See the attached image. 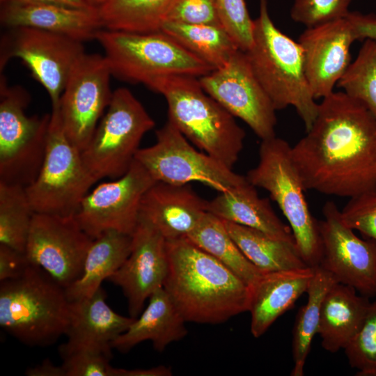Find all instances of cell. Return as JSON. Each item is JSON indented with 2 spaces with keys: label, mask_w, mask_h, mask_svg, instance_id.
<instances>
[{
  "label": "cell",
  "mask_w": 376,
  "mask_h": 376,
  "mask_svg": "<svg viewBox=\"0 0 376 376\" xmlns=\"http://www.w3.org/2000/svg\"><path fill=\"white\" fill-rule=\"evenodd\" d=\"M291 155L306 190L352 198L376 191V118L343 91L322 98Z\"/></svg>",
  "instance_id": "6da1fadb"
},
{
  "label": "cell",
  "mask_w": 376,
  "mask_h": 376,
  "mask_svg": "<svg viewBox=\"0 0 376 376\" xmlns=\"http://www.w3.org/2000/svg\"><path fill=\"white\" fill-rule=\"evenodd\" d=\"M163 288L186 322L221 324L249 310V287L187 237L166 241Z\"/></svg>",
  "instance_id": "7a4b0ae2"
},
{
  "label": "cell",
  "mask_w": 376,
  "mask_h": 376,
  "mask_svg": "<svg viewBox=\"0 0 376 376\" xmlns=\"http://www.w3.org/2000/svg\"><path fill=\"white\" fill-rule=\"evenodd\" d=\"M245 54L276 111L293 107L307 131L317 116L319 103L306 77L302 48L275 26L267 0H260L252 44Z\"/></svg>",
  "instance_id": "3957f363"
},
{
  "label": "cell",
  "mask_w": 376,
  "mask_h": 376,
  "mask_svg": "<svg viewBox=\"0 0 376 376\" xmlns=\"http://www.w3.org/2000/svg\"><path fill=\"white\" fill-rule=\"evenodd\" d=\"M150 89L164 97L168 120L189 142L233 169L243 149L245 132L235 117L203 90L198 78L164 77Z\"/></svg>",
  "instance_id": "277c9868"
},
{
  "label": "cell",
  "mask_w": 376,
  "mask_h": 376,
  "mask_svg": "<svg viewBox=\"0 0 376 376\" xmlns=\"http://www.w3.org/2000/svg\"><path fill=\"white\" fill-rule=\"evenodd\" d=\"M71 301L65 289L40 267L0 284V326L30 346L54 343L65 335Z\"/></svg>",
  "instance_id": "5b68a950"
},
{
  "label": "cell",
  "mask_w": 376,
  "mask_h": 376,
  "mask_svg": "<svg viewBox=\"0 0 376 376\" xmlns=\"http://www.w3.org/2000/svg\"><path fill=\"white\" fill-rule=\"evenodd\" d=\"M95 40L104 51L112 76L148 88L164 77L199 78L214 70L160 31L141 33L102 29Z\"/></svg>",
  "instance_id": "8992f818"
},
{
  "label": "cell",
  "mask_w": 376,
  "mask_h": 376,
  "mask_svg": "<svg viewBox=\"0 0 376 376\" xmlns=\"http://www.w3.org/2000/svg\"><path fill=\"white\" fill-rule=\"evenodd\" d=\"M291 147L276 136L262 140L258 162L246 178L256 187L269 192L288 221L301 258L314 267L320 265L322 253L319 221L308 207L306 189L292 160Z\"/></svg>",
  "instance_id": "52a82bcc"
},
{
  "label": "cell",
  "mask_w": 376,
  "mask_h": 376,
  "mask_svg": "<svg viewBox=\"0 0 376 376\" xmlns=\"http://www.w3.org/2000/svg\"><path fill=\"white\" fill-rule=\"evenodd\" d=\"M30 95L0 78V181L28 187L45 156L51 113L29 116Z\"/></svg>",
  "instance_id": "ba28073f"
},
{
  "label": "cell",
  "mask_w": 376,
  "mask_h": 376,
  "mask_svg": "<svg viewBox=\"0 0 376 376\" xmlns=\"http://www.w3.org/2000/svg\"><path fill=\"white\" fill-rule=\"evenodd\" d=\"M97 181L81 151L66 136L58 106L52 107L44 161L34 182L26 187L35 212L75 215Z\"/></svg>",
  "instance_id": "9c48e42d"
},
{
  "label": "cell",
  "mask_w": 376,
  "mask_h": 376,
  "mask_svg": "<svg viewBox=\"0 0 376 376\" xmlns=\"http://www.w3.org/2000/svg\"><path fill=\"white\" fill-rule=\"evenodd\" d=\"M155 125L129 89H116L90 142L81 152L86 166L97 180L121 177L134 161L143 136Z\"/></svg>",
  "instance_id": "30bf717a"
},
{
  "label": "cell",
  "mask_w": 376,
  "mask_h": 376,
  "mask_svg": "<svg viewBox=\"0 0 376 376\" xmlns=\"http://www.w3.org/2000/svg\"><path fill=\"white\" fill-rule=\"evenodd\" d=\"M135 159L157 182H201L219 193L246 180L215 158L198 151L170 121L156 131L154 145L140 148Z\"/></svg>",
  "instance_id": "8fae6325"
},
{
  "label": "cell",
  "mask_w": 376,
  "mask_h": 376,
  "mask_svg": "<svg viewBox=\"0 0 376 376\" xmlns=\"http://www.w3.org/2000/svg\"><path fill=\"white\" fill-rule=\"evenodd\" d=\"M0 69L12 58H20L58 107L70 73L85 54L83 42L27 27L9 29L1 41Z\"/></svg>",
  "instance_id": "7c38bea8"
},
{
  "label": "cell",
  "mask_w": 376,
  "mask_h": 376,
  "mask_svg": "<svg viewBox=\"0 0 376 376\" xmlns=\"http://www.w3.org/2000/svg\"><path fill=\"white\" fill-rule=\"evenodd\" d=\"M111 76L104 56L85 53L74 66L61 96L58 109L64 132L81 152L111 102Z\"/></svg>",
  "instance_id": "4fadbf2b"
},
{
  "label": "cell",
  "mask_w": 376,
  "mask_h": 376,
  "mask_svg": "<svg viewBox=\"0 0 376 376\" xmlns=\"http://www.w3.org/2000/svg\"><path fill=\"white\" fill-rule=\"evenodd\" d=\"M156 182L135 159L123 175L89 191L75 217L93 239L109 230L132 235L139 220L142 198Z\"/></svg>",
  "instance_id": "5bb4252c"
},
{
  "label": "cell",
  "mask_w": 376,
  "mask_h": 376,
  "mask_svg": "<svg viewBox=\"0 0 376 376\" xmlns=\"http://www.w3.org/2000/svg\"><path fill=\"white\" fill-rule=\"evenodd\" d=\"M198 80L210 96L243 120L261 141L276 136V109L244 52L237 50L226 65Z\"/></svg>",
  "instance_id": "9a60e30c"
},
{
  "label": "cell",
  "mask_w": 376,
  "mask_h": 376,
  "mask_svg": "<svg viewBox=\"0 0 376 376\" xmlns=\"http://www.w3.org/2000/svg\"><path fill=\"white\" fill-rule=\"evenodd\" d=\"M93 240L75 215L35 212L25 254L66 289L80 277Z\"/></svg>",
  "instance_id": "2e32d148"
},
{
  "label": "cell",
  "mask_w": 376,
  "mask_h": 376,
  "mask_svg": "<svg viewBox=\"0 0 376 376\" xmlns=\"http://www.w3.org/2000/svg\"><path fill=\"white\" fill-rule=\"evenodd\" d=\"M319 221L322 258L319 266L338 283L354 288L368 297L376 296V241L359 237L342 220L333 201L322 208Z\"/></svg>",
  "instance_id": "e0dca14e"
},
{
  "label": "cell",
  "mask_w": 376,
  "mask_h": 376,
  "mask_svg": "<svg viewBox=\"0 0 376 376\" xmlns=\"http://www.w3.org/2000/svg\"><path fill=\"white\" fill-rule=\"evenodd\" d=\"M363 14L350 12L341 18L308 27L300 35L304 68L315 99L334 92L350 65V48L362 40L359 26Z\"/></svg>",
  "instance_id": "ac0fdd59"
},
{
  "label": "cell",
  "mask_w": 376,
  "mask_h": 376,
  "mask_svg": "<svg viewBox=\"0 0 376 376\" xmlns=\"http://www.w3.org/2000/svg\"><path fill=\"white\" fill-rule=\"evenodd\" d=\"M168 267L166 239L151 224L139 218L132 235L128 257L108 279L122 289L131 317L137 318L145 301L163 287Z\"/></svg>",
  "instance_id": "d6986e66"
},
{
  "label": "cell",
  "mask_w": 376,
  "mask_h": 376,
  "mask_svg": "<svg viewBox=\"0 0 376 376\" xmlns=\"http://www.w3.org/2000/svg\"><path fill=\"white\" fill-rule=\"evenodd\" d=\"M135 318L113 311L100 287L90 297L70 304L67 341L61 345L62 357L79 350H92L111 357V343L125 332Z\"/></svg>",
  "instance_id": "ffe728a7"
},
{
  "label": "cell",
  "mask_w": 376,
  "mask_h": 376,
  "mask_svg": "<svg viewBox=\"0 0 376 376\" xmlns=\"http://www.w3.org/2000/svg\"><path fill=\"white\" fill-rule=\"evenodd\" d=\"M207 202L189 184L156 182L142 198L139 218L166 241L187 237L207 212Z\"/></svg>",
  "instance_id": "44dd1931"
},
{
  "label": "cell",
  "mask_w": 376,
  "mask_h": 376,
  "mask_svg": "<svg viewBox=\"0 0 376 376\" xmlns=\"http://www.w3.org/2000/svg\"><path fill=\"white\" fill-rule=\"evenodd\" d=\"M0 22L8 29H37L82 42L95 39L103 29L97 8L81 9L49 3H1Z\"/></svg>",
  "instance_id": "7402d4cb"
},
{
  "label": "cell",
  "mask_w": 376,
  "mask_h": 376,
  "mask_svg": "<svg viewBox=\"0 0 376 376\" xmlns=\"http://www.w3.org/2000/svg\"><path fill=\"white\" fill-rule=\"evenodd\" d=\"M314 267L263 272L249 287L248 311L251 313V333L263 336L297 300L306 293Z\"/></svg>",
  "instance_id": "603a6c76"
},
{
  "label": "cell",
  "mask_w": 376,
  "mask_h": 376,
  "mask_svg": "<svg viewBox=\"0 0 376 376\" xmlns=\"http://www.w3.org/2000/svg\"><path fill=\"white\" fill-rule=\"evenodd\" d=\"M207 212L224 221L256 229L274 238L295 244L290 227L276 215L268 198L258 196L256 187L247 179L235 187L220 192L209 201Z\"/></svg>",
  "instance_id": "cb8c5ba5"
},
{
  "label": "cell",
  "mask_w": 376,
  "mask_h": 376,
  "mask_svg": "<svg viewBox=\"0 0 376 376\" xmlns=\"http://www.w3.org/2000/svg\"><path fill=\"white\" fill-rule=\"evenodd\" d=\"M148 301L141 315L111 343L112 348L125 353L140 343L150 340L155 350L162 352L187 336L186 320L163 287L155 290Z\"/></svg>",
  "instance_id": "d4e9b609"
},
{
  "label": "cell",
  "mask_w": 376,
  "mask_h": 376,
  "mask_svg": "<svg viewBox=\"0 0 376 376\" xmlns=\"http://www.w3.org/2000/svg\"><path fill=\"white\" fill-rule=\"evenodd\" d=\"M369 297L354 288L336 283L322 303L317 334L322 347L336 353L344 350L361 327L369 309Z\"/></svg>",
  "instance_id": "484cf974"
},
{
  "label": "cell",
  "mask_w": 376,
  "mask_h": 376,
  "mask_svg": "<svg viewBox=\"0 0 376 376\" xmlns=\"http://www.w3.org/2000/svg\"><path fill=\"white\" fill-rule=\"evenodd\" d=\"M132 235L115 230L94 238L87 252L80 277L65 289L70 301L93 295L128 257Z\"/></svg>",
  "instance_id": "4316f807"
},
{
  "label": "cell",
  "mask_w": 376,
  "mask_h": 376,
  "mask_svg": "<svg viewBox=\"0 0 376 376\" xmlns=\"http://www.w3.org/2000/svg\"><path fill=\"white\" fill-rule=\"evenodd\" d=\"M224 222L244 255L261 272L308 267L295 244L274 238L256 229L226 221Z\"/></svg>",
  "instance_id": "83f0119b"
},
{
  "label": "cell",
  "mask_w": 376,
  "mask_h": 376,
  "mask_svg": "<svg viewBox=\"0 0 376 376\" xmlns=\"http://www.w3.org/2000/svg\"><path fill=\"white\" fill-rule=\"evenodd\" d=\"M160 31L214 69L226 65L239 50L222 26L165 21Z\"/></svg>",
  "instance_id": "f1b7e54d"
},
{
  "label": "cell",
  "mask_w": 376,
  "mask_h": 376,
  "mask_svg": "<svg viewBox=\"0 0 376 376\" xmlns=\"http://www.w3.org/2000/svg\"><path fill=\"white\" fill-rule=\"evenodd\" d=\"M187 237L225 265L249 286L263 273L242 252L224 221L210 212L205 214Z\"/></svg>",
  "instance_id": "f546056e"
},
{
  "label": "cell",
  "mask_w": 376,
  "mask_h": 376,
  "mask_svg": "<svg viewBox=\"0 0 376 376\" xmlns=\"http://www.w3.org/2000/svg\"><path fill=\"white\" fill-rule=\"evenodd\" d=\"M337 282L330 272L319 265L314 267V274L306 292L307 302L299 308L292 330L294 366L290 374L292 376L304 374L306 361L313 337L318 332L322 301L327 291Z\"/></svg>",
  "instance_id": "4dcf8cb0"
},
{
  "label": "cell",
  "mask_w": 376,
  "mask_h": 376,
  "mask_svg": "<svg viewBox=\"0 0 376 376\" xmlns=\"http://www.w3.org/2000/svg\"><path fill=\"white\" fill-rule=\"evenodd\" d=\"M177 0H109L97 8L104 29L132 32L160 31Z\"/></svg>",
  "instance_id": "1f68e13d"
},
{
  "label": "cell",
  "mask_w": 376,
  "mask_h": 376,
  "mask_svg": "<svg viewBox=\"0 0 376 376\" xmlns=\"http://www.w3.org/2000/svg\"><path fill=\"white\" fill-rule=\"evenodd\" d=\"M34 214L25 187L0 181V244L25 253Z\"/></svg>",
  "instance_id": "d6a6232c"
},
{
  "label": "cell",
  "mask_w": 376,
  "mask_h": 376,
  "mask_svg": "<svg viewBox=\"0 0 376 376\" xmlns=\"http://www.w3.org/2000/svg\"><path fill=\"white\" fill-rule=\"evenodd\" d=\"M337 85L376 118V40H364L355 60Z\"/></svg>",
  "instance_id": "836d02e7"
},
{
  "label": "cell",
  "mask_w": 376,
  "mask_h": 376,
  "mask_svg": "<svg viewBox=\"0 0 376 376\" xmlns=\"http://www.w3.org/2000/svg\"><path fill=\"white\" fill-rule=\"evenodd\" d=\"M344 351L350 366L357 370V375L376 376V299Z\"/></svg>",
  "instance_id": "e575fe53"
},
{
  "label": "cell",
  "mask_w": 376,
  "mask_h": 376,
  "mask_svg": "<svg viewBox=\"0 0 376 376\" xmlns=\"http://www.w3.org/2000/svg\"><path fill=\"white\" fill-rule=\"evenodd\" d=\"M220 22L238 49L246 52L253 41V19L244 0H216Z\"/></svg>",
  "instance_id": "d590c367"
},
{
  "label": "cell",
  "mask_w": 376,
  "mask_h": 376,
  "mask_svg": "<svg viewBox=\"0 0 376 376\" xmlns=\"http://www.w3.org/2000/svg\"><path fill=\"white\" fill-rule=\"evenodd\" d=\"M351 0H294L290 10L293 21L306 28L345 17Z\"/></svg>",
  "instance_id": "8d00e7d4"
},
{
  "label": "cell",
  "mask_w": 376,
  "mask_h": 376,
  "mask_svg": "<svg viewBox=\"0 0 376 376\" xmlns=\"http://www.w3.org/2000/svg\"><path fill=\"white\" fill-rule=\"evenodd\" d=\"M340 214L348 227L376 241V191L350 198Z\"/></svg>",
  "instance_id": "74e56055"
},
{
  "label": "cell",
  "mask_w": 376,
  "mask_h": 376,
  "mask_svg": "<svg viewBox=\"0 0 376 376\" xmlns=\"http://www.w3.org/2000/svg\"><path fill=\"white\" fill-rule=\"evenodd\" d=\"M111 356L92 350H79L62 357L65 376H113Z\"/></svg>",
  "instance_id": "f35d334b"
},
{
  "label": "cell",
  "mask_w": 376,
  "mask_h": 376,
  "mask_svg": "<svg viewBox=\"0 0 376 376\" xmlns=\"http://www.w3.org/2000/svg\"><path fill=\"white\" fill-rule=\"evenodd\" d=\"M165 21L221 26L216 0H177Z\"/></svg>",
  "instance_id": "ab89813d"
},
{
  "label": "cell",
  "mask_w": 376,
  "mask_h": 376,
  "mask_svg": "<svg viewBox=\"0 0 376 376\" xmlns=\"http://www.w3.org/2000/svg\"><path fill=\"white\" fill-rule=\"evenodd\" d=\"M31 263L25 253L0 244V281H6L22 276Z\"/></svg>",
  "instance_id": "60d3db41"
},
{
  "label": "cell",
  "mask_w": 376,
  "mask_h": 376,
  "mask_svg": "<svg viewBox=\"0 0 376 376\" xmlns=\"http://www.w3.org/2000/svg\"><path fill=\"white\" fill-rule=\"evenodd\" d=\"M171 368L165 366H158L146 369H124L114 368L113 376H171Z\"/></svg>",
  "instance_id": "b9f144b4"
},
{
  "label": "cell",
  "mask_w": 376,
  "mask_h": 376,
  "mask_svg": "<svg viewBox=\"0 0 376 376\" xmlns=\"http://www.w3.org/2000/svg\"><path fill=\"white\" fill-rule=\"evenodd\" d=\"M25 374L29 376H65L62 365L56 366L48 359L28 368Z\"/></svg>",
  "instance_id": "7bdbcfd3"
},
{
  "label": "cell",
  "mask_w": 376,
  "mask_h": 376,
  "mask_svg": "<svg viewBox=\"0 0 376 376\" xmlns=\"http://www.w3.org/2000/svg\"><path fill=\"white\" fill-rule=\"evenodd\" d=\"M4 3H49L81 9H95L87 0H0Z\"/></svg>",
  "instance_id": "ee69618b"
},
{
  "label": "cell",
  "mask_w": 376,
  "mask_h": 376,
  "mask_svg": "<svg viewBox=\"0 0 376 376\" xmlns=\"http://www.w3.org/2000/svg\"><path fill=\"white\" fill-rule=\"evenodd\" d=\"M359 29L362 40L366 38L376 40V15L374 14L363 15Z\"/></svg>",
  "instance_id": "f6af8a7d"
},
{
  "label": "cell",
  "mask_w": 376,
  "mask_h": 376,
  "mask_svg": "<svg viewBox=\"0 0 376 376\" xmlns=\"http://www.w3.org/2000/svg\"><path fill=\"white\" fill-rule=\"evenodd\" d=\"M109 0H87L89 4L95 8H98Z\"/></svg>",
  "instance_id": "bcb514c9"
}]
</instances>
